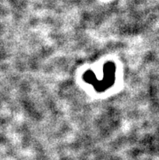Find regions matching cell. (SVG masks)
I'll list each match as a JSON object with an SVG mask.
<instances>
[{
    "instance_id": "6da1fadb",
    "label": "cell",
    "mask_w": 159,
    "mask_h": 160,
    "mask_svg": "<svg viewBox=\"0 0 159 160\" xmlns=\"http://www.w3.org/2000/svg\"><path fill=\"white\" fill-rule=\"evenodd\" d=\"M115 70H116V67L115 63L113 62H107L104 65V74H105L104 79L102 81L96 79L94 74L91 70H88L83 75V79L85 80L87 83L93 85L96 91L103 92L105 91L107 88L111 87L115 82Z\"/></svg>"
}]
</instances>
